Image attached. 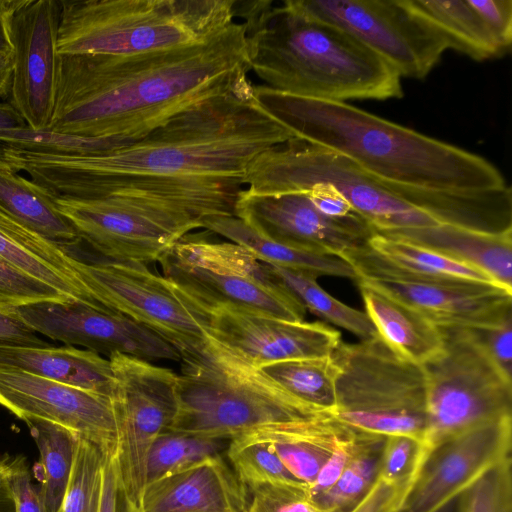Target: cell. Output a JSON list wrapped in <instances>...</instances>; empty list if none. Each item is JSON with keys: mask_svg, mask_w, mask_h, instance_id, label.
<instances>
[{"mask_svg": "<svg viewBox=\"0 0 512 512\" xmlns=\"http://www.w3.org/2000/svg\"><path fill=\"white\" fill-rule=\"evenodd\" d=\"M258 370L294 397L334 415L339 368L332 355L274 363Z\"/></svg>", "mask_w": 512, "mask_h": 512, "instance_id": "cell-32", "label": "cell"}, {"mask_svg": "<svg viewBox=\"0 0 512 512\" xmlns=\"http://www.w3.org/2000/svg\"><path fill=\"white\" fill-rule=\"evenodd\" d=\"M162 275L208 310L230 305L292 322L306 309L247 248L233 242L183 237L158 261Z\"/></svg>", "mask_w": 512, "mask_h": 512, "instance_id": "cell-11", "label": "cell"}, {"mask_svg": "<svg viewBox=\"0 0 512 512\" xmlns=\"http://www.w3.org/2000/svg\"><path fill=\"white\" fill-rule=\"evenodd\" d=\"M202 228L247 248L258 260L270 265L308 271L318 276L357 279L354 269L345 260L263 238L234 215L207 216Z\"/></svg>", "mask_w": 512, "mask_h": 512, "instance_id": "cell-28", "label": "cell"}, {"mask_svg": "<svg viewBox=\"0 0 512 512\" xmlns=\"http://www.w3.org/2000/svg\"><path fill=\"white\" fill-rule=\"evenodd\" d=\"M384 440L368 434L335 483L312 499L327 512H348L376 480Z\"/></svg>", "mask_w": 512, "mask_h": 512, "instance_id": "cell-34", "label": "cell"}, {"mask_svg": "<svg viewBox=\"0 0 512 512\" xmlns=\"http://www.w3.org/2000/svg\"><path fill=\"white\" fill-rule=\"evenodd\" d=\"M55 203L100 257L146 265L202 228L209 216L166 190L126 176L106 180L95 198L55 196Z\"/></svg>", "mask_w": 512, "mask_h": 512, "instance_id": "cell-7", "label": "cell"}, {"mask_svg": "<svg viewBox=\"0 0 512 512\" xmlns=\"http://www.w3.org/2000/svg\"><path fill=\"white\" fill-rule=\"evenodd\" d=\"M57 50L128 56L208 41L236 22L237 0H60Z\"/></svg>", "mask_w": 512, "mask_h": 512, "instance_id": "cell-5", "label": "cell"}, {"mask_svg": "<svg viewBox=\"0 0 512 512\" xmlns=\"http://www.w3.org/2000/svg\"><path fill=\"white\" fill-rule=\"evenodd\" d=\"M251 71L276 91L346 102L403 95L400 76L342 29L271 0L238 1Z\"/></svg>", "mask_w": 512, "mask_h": 512, "instance_id": "cell-4", "label": "cell"}, {"mask_svg": "<svg viewBox=\"0 0 512 512\" xmlns=\"http://www.w3.org/2000/svg\"><path fill=\"white\" fill-rule=\"evenodd\" d=\"M248 491L222 455L145 485L139 512H244Z\"/></svg>", "mask_w": 512, "mask_h": 512, "instance_id": "cell-21", "label": "cell"}, {"mask_svg": "<svg viewBox=\"0 0 512 512\" xmlns=\"http://www.w3.org/2000/svg\"><path fill=\"white\" fill-rule=\"evenodd\" d=\"M499 47L506 53L512 42L511 0H468Z\"/></svg>", "mask_w": 512, "mask_h": 512, "instance_id": "cell-44", "label": "cell"}, {"mask_svg": "<svg viewBox=\"0 0 512 512\" xmlns=\"http://www.w3.org/2000/svg\"><path fill=\"white\" fill-rule=\"evenodd\" d=\"M234 216L263 238L291 247L339 256L368 244L373 227L358 214L332 218L306 192L238 193Z\"/></svg>", "mask_w": 512, "mask_h": 512, "instance_id": "cell-15", "label": "cell"}, {"mask_svg": "<svg viewBox=\"0 0 512 512\" xmlns=\"http://www.w3.org/2000/svg\"><path fill=\"white\" fill-rule=\"evenodd\" d=\"M13 50L0 49V99L9 97L13 73Z\"/></svg>", "mask_w": 512, "mask_h": 512, "instance_id": "cell-52", "label": "cell"}, {"mask_svg": "<svg viewBox=\"0 0 512 512\" xmlns=\"http://www.w3.org/2000/svg\"><path fill=\"white\" fill-rule=\"evenodd\" d=\"M268 265L306 310L308 309L328 323L351 332L361 340L378 335L367 314L331 296L318 284V275L308 271Z\"/></svg>", "mask_w": 512, "mask_h": 512, "instance_id": "cell-33", "label": "cell"}, {"mask_svg": "<svg viewBox=\"0 0 512 512\" xmlns=\"http://www.w3.org/2000/svg\"><path fill=\"white\" fill-rule=\"evenodd\" d=\"M472 330L496 367L512 381V315L495 326Z\"/></svg>", "mask_w": 512, "mask_h": 512, "instance_id": "cell-42", "label": "cell"}, {"mask_svg": "<svg viewBox=\"0 0 512 512\" xmlns=\"http://www.w3.org/2000/svg\"><path fill=\"white\" fill-rule=\"evenodd\" d=\"M228 440L164 431L153 442L146 463V484L221 455Z\"/></svg>", "mask_w": 512, "mask_h": 512, "instance_id": "cell-36", "label": "cell"}, {"mask_svg": "<svg viewBox=\"0 0 512 512\" xmlns=\"http://www.w3.org/2000/svg\"><path fill=\"white\" fill-rule=\"evenodd\" d=\"M27 123L9 102H0V131L26 128Z\"/></svg>", "mask_w": 512, "mask_h": 512, "instance_id": "cell-53", "label": "cell"}, {"mask_svg": "<svg viewBox=\"0 0 512 512\" xmlns=\"http://www.w3.org/2000/svg\"><path fill=\"white\" fill-rule=\"evenodd\" d=\"M368 245L393 266L418 277L496 284L485 273L470 265L399 238L375 232Z\"/></svg>", "mask_w": 512, "mask_h": 512, "instance_id": "cell-31", "label": "cell"}, {"mask_svg": "<svg viewBox=\"0 0 512 512\" xmlns=\"http://www.w3.org/2000/svg\"><path fill=\"white\" fill-rule=\"evenodd\" d=\"M73 302L46 283L0 259V309L12 311L40 302Z\"/></svg>", "mask_w": 512, "mask_h": 512, "instance_id": "cell-39", "label": "cell"}, {"mask_svg": "<svg viewBox=\"0 0 512 512\" xmlns=\"http://www.w3.org/2000/svg\"><path fill=\"white\" fill-rule=\"evenodd\" d=\"M358 285L365 313L377 334L399 356L422 366L442 351L440 327L405 303L366 285Z\"/></svg>", "mask_w": 512, "mask_h": 512, "instance_id": "cell-26", "label": "cell"}, {"mask_svg": "<svg viewBox=\"0 0 512 512\" xmlns=\"http://www.w3.org/2000/svg\"><path fill=\"white\" fill-rule=\"evenodd\" d=\"M407 1L416 13L446 37L450 49L477 61L505 54L468 0Z\"/></svg>", "mask_w": 512, "mask_h": 512, "instance_id": "cell-29", "label": "cell"}, {"mask_svg": "<svg viewBox=\"0 0 512 512\" xmlns=\"http://www.w3.org/2000/svg\"><path fill=\"white\" fill-rule=\"evenodd\" d=\"M180 362L178 408L169 431L229 441L266 426L334 416L210 342L201 356Z\"/></svg>", "mask_w": 512, "mask_h": 512, "instance_id": "cell-6", "label": "cell"}, {"mask_svg": "<svg viewBox=\"0 0 512 512\" xmlns=\"http://www.w3.org/2000/svg\"><path fill=\"white\" fill-rule=\"evenodd\" d=\"M103 450L79 437L67 490L57 512H99Z\"/></svg>", "mask_w": 512, "mask_h": 512, "instance_id": "cell-37", "label": "cell"}, {"mask_svg": "<svg viewBox=\"0 0 512 512\" xmlns=\"http://www.w3.org/2000/svg\"><path fill=\"white\" fill-rule=\"evenodd\" d=\"M443 349L422 365L426 377L424 460L447 439L511 416L512 381L489 358L472 329L442 328Z\"/></svg>", "mask_w": 512, "mask_h": 512, "instance_id": "cell-10", "label": "cell"}, {"mask_svg": "<svg viewBox=\"0 0 512 512\" xmlns=\"http://www.w3.org/2000/svg\"><path fill=\"white\" fill-rule=\"evenodd\" d=\"M24 422L39 451L33 473L43 503L47 512H57L67 490L79 436L46 420L29 418Z\"/></svg>", "mask_w": 512, "mask_h": 512, "instance_id": "cell-30", "label": "cell"}, {"mask_svg": "<svg viewBox=\"0 0 512 512\" xmlns=\"http://www.w3.org/2000/svg\"><path fill=\"white\" fill-rule=\"evenodd\" d=\"M0 206L21 223L63 248L81 239L58 210L55 195L0 159Z\"/></svg>", "mask_w": 512, "mask_h": 512, "instance_id": "cell-27", "label": "cell"}, {"mask_svg": "<svg viewBox=\"0 0 512 512\" xmlns=\"http://www.w3.org/2000/svg\"><path fill=\"white\" fill-rule=\"evenodd\" d=\"M294 139L289 127L258 101L249 81L186 109L146 137L113 151L65 156L1 147L0 159L47 190L72 180L109 175L242 183L257 156Z\"/></svg>", "mask_w": 512, "mask_h": 512, "instance_id": "cell-2", "label": "cell"}, {"mask_svg": "<svg viewBox=\"0 0 512 512\" xmlns=\"http://www.w3.org/2000/svg\"><path fill=\"white\" fill-rule=\"evenodd\" d=\"M103 453L99 512H126L119 482L116 449L103 451Z\"/></svg>", "mask_w": 512, "mask_h": 512, "instance_id": "cell-47", "label": "cell"}, {"mask_svg": "<svg viewBox=\"0 0 512 512\" xmlns=\"http://www.w3.org/2000/svg\"><path fill=\"white\" fill-rule=\"evenodd\" d=\"M367 436L368 433L354 430L352 434L337 444L309 488L311 498L327 490L335 483Z\"/></svg>", "mask_w": 512, "mask_h": 512, "instance_id": "cell-43", "label": "cell"}, {"mask_svg": "<svg viewBox=\"0 0 512 512\" xmlns=\"http://www.w3.org/2000/svg\"><path fill=\"white\" fill-rule=\"evenodd\" d=\"M226 455L247 491L263 485L307 486L285 467L267 442L251 434L229 440Z\"/></svg>", "mask_w": 512, "mask_h": 512, "instance_id": "cell-35", "label": "cell"}, {"mask_svg": "<svg viewBox=\"0 0 512 512\" xmlns=\"http://www.w3.org/2000/svg\"><path fill=\"white\" fill-rule=\"evenodd\" d=\"M512 418L461 432L425 458L398 512H433L511 458Z\"/></svg>", "mask_w": 512, "mask_h": 512, "instance_id": "cell-18", "label": "cell"}, {"mask_svg": "<svg viewBox=\"0 0 512 512\" xmlns=\"http://www.w3.org/2000/svg\"><path fill=\"white\" fill-rule=\"evenodd\" d=\"M338 257L354 269L357 284L405 303L438 327L488 328L512 315V292L496 284L418 277L393 266L368 244Z\"/></svg>", "mask_w": 512, "mask_h": 512, "instance_id": "cell-14", "label": "cell"}, {"mask_svg": "<svg viewBox=\"0 0 512 512\" xmlns=\"http://www.w3.org/2000/svg\"><path fill=\"white\" fill-rule=\"evenodd\" d=\"M249 71L242 22L208 41L165 51L60 55L47 130L129 145L186 109L246 84Z\"/></svg>", "mask_w": 512, "mask_h": 512, "instance_id": "cell-1", "label": "cell"}, {"mask_svg": "<svg viewBox=\"0 0 512 512\" xmlns=\"http://www.w3.org/2000/svg\"><path fill=\"white\" fill-rule=\"evenodd\" d=\"M0 365L111 397L114 376L109 359L74 346L24 347L0 344Z\"/></svg>", "mask_w": 512, "mask_h": 512, "instance_id": "cell-24", "label": "cell"}, {"mask_svg": "<svg viewBox=\"0 0 512 512\" xmlns=\"http://www.w3.org/2000/svg\"><path fill=\"white\" fill-rule=\"evenodd\" d=\"M11 489L15 512H47L40 487L32 482L24 456L11 457Z\"/></svg>", "mask_w": 512, "mask_h": 512, "instance_id": "cell-45", "label": "cell"}, {"mask_svg": "<svg viewBox=\"0 0 512 512\" xmlns=\"http://www.w3.org/2000/svg\"><path fill=\"white\" fill-rule=\"evenodd\" d=\"M339 375L334 417L368 434L407 436L422 442L426 425V377L421 365L394 352L379 335L332 354Z\"/></svg>", "mask_w": 512, "mask_h": 512, "instance_id": "cell-8", "label": "cell"}, {"mask_svg": "<svg viewBox=\"0 0 512 512\" xmlns=\"http://www.w3.org/2000/svg\"><path fill=\"white\" fill-rule=\"evenodd\" d=\"M412 483H392L377 476L371 488L348 512H398Z\"/></svg>", "mask_w": 512, "mask_h": 512, "instance_id": "cell-46", "label": "cell"}, {"mask_svg": "<svg viewBox=\"0 0 512 512\" xmlns=\"http://www.w3.org/2000/svg\"><path fill=\"white\" fill-rule=\"evenodd\" d=\"M242 183L258 193L330 188L377 232L440 223L401 199L387 182L371 176L343 156L300 139L257 156L248 166Z\"/></svg>", "mask_w": 512, "mask_h": 512, "instance_id": "cell-9", "label": "cell"}, {"mask_svg": "<svg viewBox=\"0 0 512 512\" xmlns=\"http://www.w3.org/2000/svg\"><path fill=\"white\" fill-rule=\"evenodd\" d=\"M424 462L421 441L407 436L385 437L378 475L392 483H412Z\"/></svg>", "mask_w": 512, "mask_h": 512, "instance_id": "cell-40", "label": "cell"}, {"mask_svg": "<svg viewBox=\"0 0 512 512\" xmlns=\"http://www.w3.org/2000/svg\"><path fill=\"white\" fill-rule=\"evenodd\" d=\"M11 455H0V512H15L11 489Z\"/></svg>", "mask_w": 512, "mask_h": 512, "instance_id": "cell-50", "label": "cell"}, {"mask_svg": "<svg viewBox=\"0 0 512 512\" xmlns=\"http://www.w3.org/2000/svg\"><path fill=\"white\" fill-rule=\"evenodd\" d=\"M0 259L46 283L73 302L94 308L83 260L30 229L0 206Z\"/></svg>", "mask_w": 512, "mask_h": 512, "instance_id": "cell-22", "label": "cell"}, {"mask_svg": "<svg viewBox=\"0 0 512 512\" xmlns=\"http://www.w3.org/2000/svg\"><path fill=\"white\" fill-rule=\"evenodd\" d=\"M208 341L259 369L290 360L332 355L341 334L322 322H292L243 308H209Z\"/></svg>", "mask_w": 512, "mask_h": 512, "instance_id": "cell-16", "label": "cell"}, {"mask_svg": "<svg viewBox=\"0 0 512 512\" xmlns=\"http://www.w3.org/2000/svg\"><path fill=\"white\" fill-rule=\"evenodd\" d=\"M306 193L314 206L326 216L345 218L357 214L340 194L330 188H313Z\"/></svg>", "mask_w": 512, "mask_h": 512, "instance_id": "cell-49", "label": "cell"}, {"mask_svg": "<svg viewBox=\"0 0 512 512\" xmlns=\"http://www.w3.org/2000/svg\"><path fill=\"white\" fill-rule=\"evenodd\" d=\"M95 309L133 320L158 334L181 360L208 347L209 310L146 264L100 257L82 266Z\"/></svg>", "mask_w": 512, "mask_h": 512, "instance_id": "cell-12", "label": "cell"}, {"mask_svg": "<svg viewBox=\"0 0 512 512\" xmlns=\"http://www.w3.org/2000/svg\"><path fill=\"white\" fill-rule=\"evenodd\" d=\"M248 494L244 512H327L311 498L307 486L263 485Z\"/></svg>", "mask_w": 512, "mask_h": 512, "instance_id": "cell-41", "label": "cell"}, {"mask_svg": "<svg viewBox=\"0 0 512 512\" xmlns=\"http://www.w3.org/2000/svg\"><path fill=\"white\" fill-rule=\"evenodd\" d=\"M0 344L24 347H49L17 314L0 309Z\"/></svg>", "mask_w": 512, "mask_h": 512, "instance_id": "cell-48", "label": "cell"}, {"mask_svg": "<svg viewBox=\"0 0 512 512\" xmlns=\"http://www.w3.org/2000/svg\"><path fill=\"white\" fill-rule=\"evenodd\" d=\"M22 0H0V49H12L10 23Z\"/></svg>", "mask_w": 512, "mask_h": 512, "instance_id": "cell-51", "label": "cell"}, {"mask_svg": "<svg viewBox=\"0 0 512 512\" xmlns=\"http://www.w3.org/2000/svg\"><path fill=\"white\" fill-rule=\"evenodd\" d=\"M60 16V0H22L10 23L14 61L9 103L34 130H47L54 113Z\"/></svg>", "mask_w": 512, "mask_h": 512, "instance_id": "cell-17", "label": "cell"}, {"mask_svg": "<svg viewBox=\"0 0 512 512\" xmlns=\"http://www.w3.org/2000/svg\"><path fill=\"white\" fill-rule=\"evenodd\" d=\"M294 11L336 26L400 78L423 79L450 49L446 37L407 0H286Z\"/></svg>", "mask_w": 512, "mask_h": 512, "instance_id": "cell-13", "label": "cell"}, {"mask_svg": "<svg viewBox=\"0 0 512 512\" xmlns=\"http://www.w3.org/2000/svg\"><path fill=\"white\" fill-rule=\"evenodd\" d=\"M254 94L297 139L343 156L381 181L447 192L508 186L486 158L346 102L298 97L265 85H254Z\"/></svg>", "mask_w": 512, "mask_h": 512, "instance_id": "cell-3", "label": "cell"}, {"mask_svg": "<svg viewBox=\"0 0 512 512\" xmlns=\"http://www.w3.org/2000/svg\"><path fill=\"white\" fill-rule=\"evenodd\" d=\"M353 432L330 416L266 426L248 434L267 442L285 467L310 488L337 444Z\"/></svg>", "mask_w": 512, "mask_h": 512, "instance_id": "cell-25", "label": "cell"}, {"mask_svg": "<svg viewBox=\"0 0 512 512\" xmlns=\"http://www.w3.org/2000/svg\"><path fill=\"white\" fill-rule=\"evenodd\" d=\"M35 332L107 357L120 353L149 362L181 361L178 351L149 328L79 302H40L16 309Z\"/></svg>", "mask_w": 512, "mask_h": 512, "instance_id": "cell-19", "label": "cell"}, {"mask_svg": "<svg viewBox=\"0 0 512 512\" xmlns=\"http://www.w3.org/2000/svg\"><path fill=\"white\" fill-rule=\"evenodd\" d=\"M377 233L420 245L470 265L512 292V227L485 231L438 223Z\"/></svg>", "mask_w": 512, "mask_h": 512, "instance_id": "cell-23", "label": "cell"}, {"mask_svg": "<svg viewBox=\"0 0 512 512\" xmlns=\"http://www.w3.org/2000/svg\"><path fill=\"white\" fill-rule=\"evenodd\" d=\"M461 495L449 500L433 512H460Z\"/></svg>", "mask_w": 512, "mask_h": 512, "instance_id": "cell-54", "label": "cell"}, {"mask_svg": "<svg viewBox=\"0 0 512 512\" xmlns=\"http://www.w3.org/2000/svg\"><path fill=\"white\" fill-rule=\"evenodd\" d=\"M0 405L22 421L36 418L58 424L103 451L117 447L111 397L0 365Z\"/></svg>", "mask_w": 512, "mask_h": 512, "instance_id": "cell-20", "label": "cell"}, {"mask_svg": "<svg viewBox=\"0 0 512 512\" xmlns=\"http://www.w3.org/2000/svg\"><path fill=\"white\" fill-rule=\"evenodd\" d=\"M460 512H512L511 458L487 471L461 494Z\"/></svg>", "mask_w": 512, "mask_h": 512, "instance_id": "cell-38", "label": "cell"}]
</instances>
